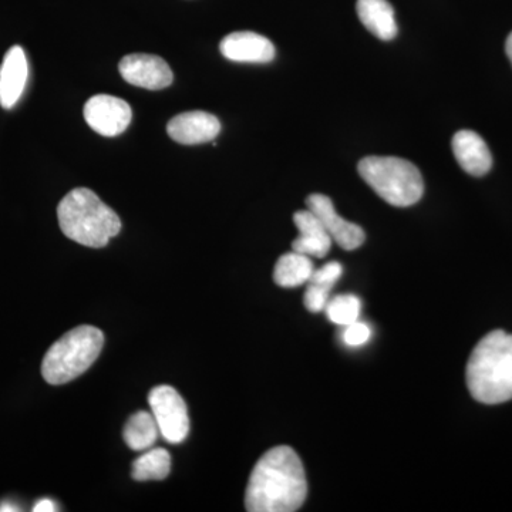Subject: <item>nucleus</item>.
Masks as SVG:
<instances>
[{
  "label": "nucleus",
  "instance_id": "nucleus-1",
  "mask_svg": "<svg viewBox=\"0 0 512 512\" xmlns=\"http://www.w3.org/2000/svg\"><path fill=\"white\" fill-rule=\"evenodd\" d=\"M308 494L305 468L291 447L271 448L259 458L245 494L249 512H293Z\"/></svg>",
  "mask_w": 512,
  "mask_h": 512
},
{
  "label": "nucleus",
  "instance_id": "nucleus-2",
  "mask_svg": "<svg viewBox=\"0 0 512 512\" xmlns=\"http://www.w3.org/2000/svg\"><path fill=\"white\" fill-rule=\"evenodd\" d=\"M471 396L484 404L512 400V335L494 330L474 348L467 363Z\"/></svg>",
  "mask_w": 512,
  "mask_h": 512
},
{
  "label": "nucleus",
  "instance_id": "nucleus-3",
  "mask_svg": "<svg viewBox=\"0 0 512 512\" xmlns=\"http://www.w3.org/2000/svg\"><path fill=\"white\" fill-rule=\"evenodd\" d=\"M60 229L67 238L89 248H103L121 231V221L89 188H76L57 208Z\"/></svg>",
  "mask_w": 512,
  "mask_h": 512
},
{
  "label": "nucleus",
  "instance_id": "nucleus-4",
  "mask_svg": "<svg viewBox=\"0 0 512 512\" xmlns=\"http://www.w3.org/2000/svg\"><path fill=\"white\" fill-rule=\"evenodd\" d=\"M103 345V332L94 326L70 330L47 350L42 363L43 379L53 386L72 382L96 362Z\"/></svg>",
  "mask_w": 512,
  "mask_h": 512
},
{
  "label": "nucleus",
  "instance_id": "nucleus-5",
  "mask_svg": "<svg viewBox=\"0 0 512 512\" xmlns=\"http://www.w3.org/2000/svg\"><path fill=\"white\" fill-rule=\"evenodd\" d=\"M360 177L393 207H412L424 194L419 168L399 157H366L357 165Z\"/></svg>",
  "mask_w": 512,
  "mask_h": 512
},
{
  "label": "nucleus",
  "instance_id": "nucleus-6",
  "mask_svg": "<svg viewBox=\"0 0 512 512\" xmlns=\"http://www.w3.org/2000/svg\"><path fill=\"white\" fill-rule=\"evenodd\" d=\"M148 403L163 439L171 444L183 443L190 433V417L181 394L171 386L154 387Z\"/></svg>",
  "mask_w": 512,
  "mask_h": 512
},
{
  "label": "nucleus",
  "instance_id": "nucleus-7",
  "mask_svg": "<svg viewBox=\"0 0 512 512\" xmlns=\"http://www.w3.org/2000/svg\"><path fill=\"white\" fill-rule=\"evenodd\" d=\"M133 111L127 101L109 94H97L84 106V120L97 134L117 137L130 126Z\"/></svg>",
  "mask_w": 512,
  "mask_h": 512
},
{
  "label": "nucleus",
  "instance_id": "nucleus-8",
  "mask_svg": "<svg viewBox=\"0 0 512 512\" xmlns=\"http://www.w3.org/2000/svg\"><path fill=\"white\" fill-rule=\"evenodd\" d=\"M306 205H308V210H311L319 218L332 241H335L340 248L345 251H355L362 247L366 239L365 231L359 225L339 217L335 205L329 197L323 194L309 195L306 198Z\"/></svg>",
  "mask_w": 512,
  "mask_h": 512
},
{
  "label": "nucleus",
  "instance_id": "nucleus-9",
  "mask_svg": "<svg viewBox=\"0 0 512 512\" xmlns=\"http://www.w3.org/2000/svg\"><path fill=\"white\" fill-rule=\"evenodd\" d=\"M121 77L133 86L147 90H163L173 83V72L161 57L128 55L119 64Z\"/></svg>",
  "mask_w": 512,
  "mask_h": 512
},
{
  "label": "nucleus",
  "instance_id": "nucleus-10",
  "mask_svg": "<svg viewBox=\"0 0 512 512\" xmlns=\"http://www.w3.org/2000/svg\"><path fill=\"white\" fill-rule=\"evenodd\" d=\"M220 131V120L207 111H188V113L178 114L167 126L168 136L173 138L175 143L184 144V146L210 143L218 137Z\"/></svg>",
  "mask_w": 512,
  "mask_h": 512
},
{
  "label": "nucleus",
  "instance_id": "nucleus-11",
  "mask_svg": "<svg viewBox=\"0 0 512 512\" xmlns=\"http://www.w3.org/2000/svg\"><path fill=\"white\" fill-rule=\"evenodd\" d=\"M220 52L229 62L235 63H269L276 55L274 43L254 32H235L225 36Z\"/></svg>",
  "mask_w": 512,
  "mask_h": 512
},
{
  "label": "nucleus",
  "instance_id": "nucleus-12",
  "mask_svg": "<svg viewBox=\"0 0 512 512\" xmlns=\"http://www.w3.org/2000/svg\"><path fill=\"white\" fill-rule=\"evenodd\" d=\"M29 66L22 47H10L0 66V106L10 110L15 107L28 83Z\"/></svg>",
  "mask_w": 512,
  "mask_h": 512
},
{
  "label": "nucleus",
  "instance_id": "nucleus-13",
  "mask_svg": "<svg viewBox=\"0 0 512 512\" xmlns=\"http://www.w3.org/2000/svg\"><path fill=\"white\" fill-rule=\"evenodd\" d=\"M453 153L457 163L474 177H483L493 167V156L483 137L471 130L458 131L453 137Z\"/></svg>",
  "mask_w": 512,
  "mask_h": 512
},
{
  "label": "nucleus",
  "instance_id": "nucleus-14",
  "mask_svg": "<svg viewBox=\"0 0 512 512\" xmlns=\"http://www.w3.org/2000/svg\"><path fill=\"white\" fill-rule=\"evenodd\" d=\"M293 222L299 229V237L292 242V249L299 254L325 258L332 248V238L322 222L311 210L298 211Z\"/></svg>",
  "mask_w": 512,
  "mask_h": 512
},
{
  "label": "nucleus",
  "instance_id": "nucleus-15",
  "mask_svg": "<svg viewBox=\"0 0 512 512\" xmlns=\"http://www.w3.org/2000/svg\"><path fill=\"white\" fill-rule=\"evenodd\" d=\"M357 16L363 26L380 40H393L397 35L396 16L387 0H357Z\"/></svg>",
  "mask_w": 512,
  "mask_h": 512
},
{
  "label": "nucleus",
  "instance_id": "nucleus-16",
  "mask_svg": "<svg viewBox=\"0 0 512 512\" xmlns=\"http://www.w3.org/2000/svg\"><path fill=\"white\" fill-rule=\"evenodd\" d=\"M315 271L311 256L289 252L282 255L275 265L274 279L276 285L281 288H298L308 284L309 279Z\"/></svg>",
  "mask_w": 512,
  "mask_h": 512
},
{
  "label": "nucleus",
  "instance_id": "nucleus-17",
  "mask_svg": "<svg viewBox=\"0 0 512 512\" xmlns=\"http://www.w3.org/2000/svg\"><path fill=\"white\" fill-rule=\"evenodd\" d=\"M124 441L131 450L146 451L154 447L160 430L153 413L138 412L128 419L123 431Z\"/></svg>",
  "mask_w": 512,
  "mask_h": 512
},
{
  "label": "nucleus",
  "instance_id": "nucleus-18",
  "mask_svg": "<svg viewBox=\"0 0 512 512\" xmlns=\"http://www.w3.org/2000/svg\"><path fill=\"white\" fill-rule=\"evenodd\" d=\"M171 456L165 448H150L134 460L133 476L136 481H161L170 476Z\"/></svg>",
  "mask_w": 512,
  "mask_h": 512
},
{
  "label": "nucleus",
  "instance_id": "nucleus-19",
  "mask_svg": "<svg viewBox=\"0 0 512 512\" xmlns=\"http://www.w3.org/2000/svg\"><path fill=\"white\" fill-rule=\"evenodd\" d=\"M362 302L356 295H338L329 299L325 312L330 322L339 326H348L359 320Z\"/></svg>",
  "mask_w": 512,
  "mask_h": 512
},
{
  "label": "nucleus",
  "instance_id": "nucleus-20",
  "mask_svg": "<svg viewBox=\"0 0 512 512\" xmlns=\"http://www.w3.org/2000/svg\"><path fill=\"white\" fill-rule=\"evenodd\" d=\"M308 284V289H306L305 292V298H303L306 309L312 313L325 311L326 305H328L329 302L330 291H332V289L312 284V282H308Z\"/></svg>",
  "mask_w": 512,
  "mask_h": 512
},
{
  "label": "nucleus",
  "instance_id": "nucleus-21",
  "mask_svg": "<svg viewBox=\"0 0 512 512\" xmlns=\"http://www.w3.org/2000/svg\"><path fill=\"white\" fill-rule=\"evenodd\" d=\"M372 338V329L366 323L356 322L350 323L345 326V332H343V342L348 345L349 348H360V346L366 345Z\"/></svg>",
  "mask_w": 512,
  "mask_h": 512
},
{
  "label": "nucleus",
  "instance_id": "nucleus-22",
  "mask_svg": "<svg viewBox=\"0 0 512 512\" xmlns=\"http://www.w3.org/2000/svg\"><path fill=\"white\" fill-rule=\"evenodd\" d=\"M342 274L343 266L340 265L339 262L333 261L329 262V264L323 265L322 268L315 269L311 279H309V282L332 289L333 285L339 281Z\"/></svg>",
  "mask_w": 512,
  "mask_h": 512
},
{
  "label": "nucleus",
  "instance_id": "nucleus-23",
  "mask_svg": "<svg viewBox=\"0 0 512 512\" xmlns=\"http://www.w3.org/2000/svg\"><path fill=\"white\" fill-rule=\"evenodd\" d=\"M33 511L35 512H55L57 511V505L55 501L49 500V498H43V500L37 501L35 507H33Z\"/></svg>",
  "mask_w": 512,
  "mask_h": 512
},
{
  "label": "nucleus",
  "instance_id": "nucleus-24",
  "mask_svg": "<svg viewBox=\"0 0 512 512\" xmlns=\"http://www.w3.org/2000/svg\"><path fill=\"white\" fill-rule=\"evenodd\" d=\"M505 52H507L508 59L512 64V33L508 36L507 43H505Z\"/></svg>",
  "mask_w": 512,
  "mask_h": 512
},
{
  "label": "nucleus",
  "instance_id": "nucleus-25",
  "mask_svg": "<svg viewBox=\"0 0 512 512\" xmlns=\"http://www.w3.org/2000/svg\"><path fill=\"white\" fill-rule=\"evenodd\" d=\"M6 511H20V508L16 507V505L10 503H2L0 504V512Z\"/></svg>",
  "mask_w": 512,
  "mask_h": 512
}]
</instances>
